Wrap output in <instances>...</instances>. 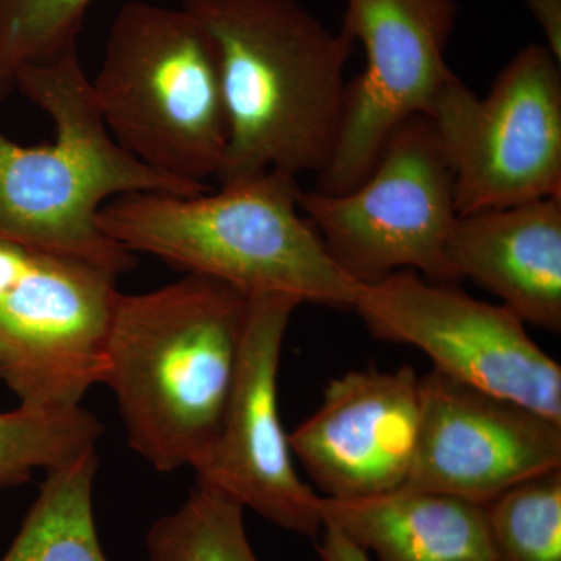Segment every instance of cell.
Instances as JSON below:
<instances>
[{"mask_svg":"<svg viewBox=\"0 0 561 561\" xmlns=\"http://www.w3.org/2000/svg\"><path fill=\"white\" fill-rule=\"evenodd\" d=\"M331 527L373 561H497L486 505L402 486L356 500L320 497Z\"/></svg>","mask_w":561,"mask_h":561,"instance_id":"15","label":"cell"},{"mask_svg":"<svg viewBox=\"0 0 561 561\" xmlns=\"http://www.w3.org/2000/svg\"><path fill=\"white\" fill-rule=\"evenodd\" d=\"M219 50L228 147L220 186L319 175L334 151L354 41L297 0H181Z\"/></svg>","mask_w":561,"mask_h":561,"instance_id":"1","label":"cell"},{"mask_svg":"<svg viewBox=\"0 0 561 561\" xmlns=\"http://www.w3.org/2000/svg\"><path fill=\"white\" fill-rule=\"evenodd\" d=\"M486 516L497 561H561V468L505 490Z\"/></svg>","mask_w":561,"mask_h":561,"instance_id":"19","label":"cell"},{"mask_svg":"<svg viewBox=\"0 0 561 561\" xmlns=\"http://www.w3.org/2000/svg\"><path fill=\"white\" fill-rule=\"evenodd\" d=\"M300 305L287 295H251L220 430L192 470L197 483L220 491L283 529L316 538L324 527L320 496L295 470L278 405L280 348Z\"/></svg>","mask_w":561,"mask_h":561,"instance_id":"11","label":"cell"},{"mask_svg":"<svg viewBox=\"0 0 561 561\" xmlns=\"http://www.w3.org/2000/svg\"><path fill=\"white\" fill-rule=\"evenodd\" d=\"M353 311L376 339L415 346L442 375L561 423V367L505 306L401 271L362 284Z\"/></svg>","mask_w":561,"mask_h":561,"instance_id":"8","label":"cell"},{"mask_svg":"<svg viewBox=\"0 0 561 561\" xmlns=\"http://www.w3.org/2000/svg\"><path fill=\"white\" fill-rule=\"evenodd\" d=\"M94 0H0V102L25 65L50 60L77 46Z\"/></svg>","mask_w":561,"mask_h":561,"instance_id":"20","label":"cell"},{"mask_svg":"<svg viewBox=\"0 0 561 561\" xmlns=\"http://www.w3.org/2000/svg\"><path fill=\"white\" fill-rule=\"evenodd\" d=\"M317 553L321 561H373L367 553L331 527L321 530Z\"/></svg>","mask_w":561,"mask_h":561,"instance_id":"22","label":"cell"},{"mask_svg":"<svg viewBox=\"0 0 561 561\" xmlns=\"http://www.w3.org/2000/svg\"><path fill=\"white\" fill-rule=\"evenodd\" d=\"M28 250L0 242V294L10 289L27 265Z\"/></svg>","mask_w":561,"mask_h":561,"instance_id":"23","label":"cell"},{"mask_svg":"<svg viewBox=\"0 0 561 561\" xmlns=\"http://www.w3.org/2000/svg\"><path fill=\"white\" fill-rule=\"evenodd\" d=\"M540 25L545 46L561 61V0H523Z\"/></svg>","mask_w":561,"mask_h":561,"instance_id":"21","label":"cell"},{"mask_svg":"<svg viewBox=\"0 0 561 561\" xmlns=\"http://www.w3.org/2000/svg\"><path fill=\"white\" fill-rule=\"evenodd\" d=\"M146 546L150 561H260L242 505L202 483L179 511L153 523Z\"/></svg>","mask_w":561,"mask_h":561,"instance_id":"17","label":"cell"},{"mask_svg":"<svg viewBox=\"0 0 561 561\" xmlns=\"http://www.w3.org/2000/svg\"><path fill=\"white\" fill-rule=\"evenodd\" d=\"M95 448L47 471L38 497L0 561H108L92 507Z\"/></svg>","mask_w":561,"mask_h":561,"instance_id":"16","label":"cell"},{"mask_svg":"<svg viewBox=\"0 0 561 561\" xmlns=\"http://www.w3.org/2000/svg\"><path fill=\"white\" fill-rule=\"evenodd\" d=\"M295 176L271 172L195 195L135 192L99 224L125 249L249 295L353 309L362 283L343 271L298 206Z\"/></svg>","mask_w":561,"mask_h":561,"instance_id":"4","label":"cell"},{"mask_svg":"<svg viewBox=\"0 0 561 561\" xmlns=\"http://www.w3.org/2000/svg\"><path fill=\"white\" fill-rule=\"evenodd\" d=\"M420 376L409 365L332 379L289 435L291 454L327 497L356 500L408 483L420 431Z\"/></svg>","mask_w":561,"mask_h":561,"instance_id":"13","label":"cell"},{"mask_svg":"<svg viewBox=\"0 0 561 561\" xmlns=\"http://www.w3.org/2000/svg\"><path fill=\"white\" fill-rule=\"evenodd\" d=\"M448 260L457 279L496 295L524 323L561 331V197L457 217Z\"/></svg>","mask_w":561,"mask_h":561,"instance_id":"14","label":"cell"},{"mask_svg":"<svg viewBox=\"0 0 561 561\" xmlns=\"http://www.w3.org/2000/svg\"><path fill=\"white\" fill-rule=\"evenodd\" d=\"M117 275L28 250L20 279L0 294V379L22 408H79L102 383Z\"/></svg>","mask_w":561,"mask_h":561,"instance_id":"10","label":"cell"},{"mask_svg":"<svg viewBox=\"0 0 561 561\" xmlns=\"http://www.w3.org/2000/svg\"><path fill=\"white\" fill-rule=\"evenodd\" d=\"M560 65L531 43L485 98L457 76L438 92L427 117L453 169L459 216L561 197Z\"/></svg>","mask_w":561,"mask_h":561,"instance_id":"7","label":"cell"},{"mask_svg":"<svg viewBox=\"0 0 561 561\" xmlns=\"http://www.w3.org/2000/svg\"><path fill=\"white\" fill-rule=\"evenodd\" d=\"M14 90L50 117L55 142L24 147L0 130V242L121 276L135 267L136 256L102 230L103 205L135 192L209 191L161 175L122 149L103 124L77 46L25 65Z\"/></svg>","mask_w":561,"mask_h":561,"instance_id":"3","label":"cell"},{"mask_svg":"<svg viewBox=\"0 0 561 561\" xmlns=\"http://www.w3.org/2000/svg\"><path fill=\"white\" fill-rule=\"evenodd\" d=\"M91 88L110 135L136 160L186 183L217 180L228 147L219 50L190 11L125 3Z\"/></svg>","mask_w":561,"mask_h":561,"instance_id":"5","label":"cell"},{"mask_svg":"<svg viewBox=\"0 0 561 561\" xmlns=\"http://www.w3.org/2000/svg\"><path fill=\"white\" fill-rule=\"evenodd\" d=\"M457 14L456 0H346L341 31L364 47L365 68L346 84L341 130L316 191L337 195L359 186L394 128L430 116L456 76L446 49Z\"/></svg>","mask_w":561,"mask_h":561,"instance_id":"9","label":"cell"},{"mask_svg":"<svg viewBox=\"0 0 561 561\" xmlns=\"http://www.w3.org/2000/svg\"><path fill=\"white\" fill-rule=\"evenodd\" d=\"M420 431L404 486L489 504L561 468V423L432 370L420 376Z\"/></svg>","mask_w":561,"mask_h":561,"instance_id":"12","label":"cell"},{"mask_svg":"<svg viewBox=\"0 0 561 561\" xmlns=\"http://www.w3.org/2000/svg\"><path fill=\"white\" fill-rule=\"evenodd\" d=\"M101 421L87 409L36 411L20 408L0 413V486L31 481L33 471L68 465L95 448Z\"/></svg>","mask_w":561,"mask_h":561,"instance_id":"18","label":"cell"},{"mask_svg":"<svg viewBox=\"0 0 561 561\" xmlns=\"http://www.w3.org/2000/svg\"><path fill=\"white\" fill-rule=\"evenodd\" d=\"M249 295L186 273L146 294L117 298L106 373L128 443L158 471L194 468L230 400Z\"/></svg>","mask_w":561,"mask_h":561,"instance_id":"2","label":"cell"},{"mask_svg":"<svg viewBox=\"0 0 561 561\" xmlns=\"http://www.w3.org/2000/svg\"><path fill=\"white\" fill-rule=\"evenodd\" d=\"M298 206L332 260L362 284L401 271L459 280L448 260L456 181L424 114L394 128L359 186L337 195L300 190Z\"/></svg>","mask_w":561,"mask_h":561,"instance_id":"6","label":"cell"}]
</instances>
